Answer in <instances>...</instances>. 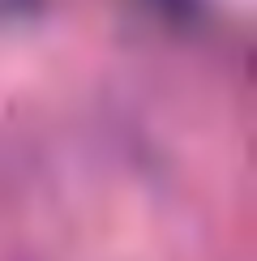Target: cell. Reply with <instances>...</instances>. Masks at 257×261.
<instances>
[{"mask_svg":"<svg viewBox=\"0 0 257 261\" xmlns=\"http://www.w3.org/2000/svg\"><path fill=\"white\" fill-rule=\"evenodd\" d=\"M163 5L171 9V13H185V5H189V0H163Z\"/></svg>","mask_w":257,"mask_h":261,"instance_id":"obj_1","label":"cell"}]
</instances>
